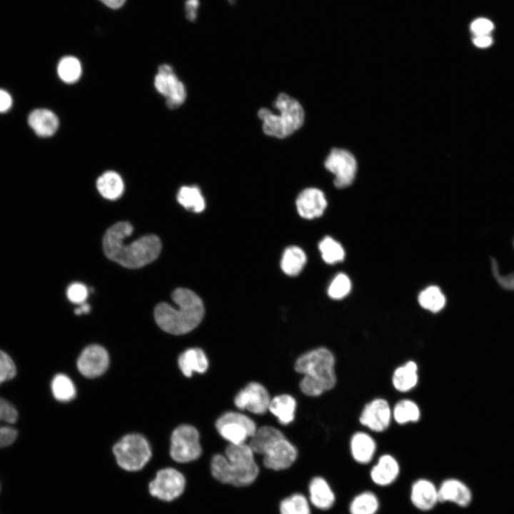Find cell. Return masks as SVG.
<instances>
[{"instance_id": "obj_31", "label": "cell", "mask_w": 514, "mask_h": 514, "mask_svg": "<svg viewBox=\"0 0 514 514\" xmlns=\"http://www.w3.org/2000/svg\"><path fill=\"white\" fill-rule=\"evenodd\" d=\"M418 302L424 309L432 313H437L444 308L445 297L438 287L431 286L420 293Z\"/></svg>"}, {"instance_id": "obj_43", "label": "cell", "mask_w": 514, "mask_h": 514, "mask_svg": "<svg viewBox=\"0 0 514 514\" xmlns=\"http://www.w3.org/2000/svg\"><path fill=\"white\" fill-rule=\"evenodd\" d=\"M12 104L11 96L5 91L0 89V112L8 111Z\"/></svg>"}, {"instance_id": "obj_40", "label": "cell", "mask_w": 514, "mask_h": 514, "mask_svg": "<svg viewBox=\"0 0 514 514\" xmlns=\"http://www.w3.org/2000/svg\"><path fill=\"white\" fill-rule=\"evenodd\" d=\"M492 272L495 280L500 286L507 290H514V272L508 275H501L498 264L494 259H491Z\"/></svg>"}, {"instance_id": "obj_26", "label": "cell", "mask_w": 514, "mask_h": 514, "mask_svg": "<svg viewBox=\"0 0 514 514\" xmlns=\"http://www.w3.org/2000/svg\"><path fill=\"white\" fill-rule=\"evenodd\" d=\"M296 401L288 394H282L271 399L268 410L275 415L282 425L291 423L295 418Z\"/></svg>"}, {"instance_id": "obj_16", "label": "cell", "mask_w": 514, "mask_h": 514, "mask_svg": "<svg viewBox=\"0 0 514 514\" xmlns=\"http://www.w3.org/2000/svg\"><path fill=\"white\" fill-rule=\"evenodd\" d=\"M410 500L418 510L428 512L439 503L438 488L427 478H418L411 485Z\"/></svg>"}, {"instance_id": "obj_7", "label": "cell", "mask_w": 514, "mask_h": 514, "mask_svg": "<svg viewBox=\"0 0 514 514\" xmlns=\"http://www.w3.org/2000/svg\"><path fill=\"white\" fill-rule=\"evenodd\" d=\"M118 466L128 473L142 470L149 462L152 453L148 442L139 434H129L113 447Z\"/></svg>"}, {"instance_id": "obj_45", "label": "cell", "mask_w": 514, "mask_h": 514, "mask_svg": "<svg viewBox=\"0 0 514 514\" xmlns=\"http://www.w3.org/2000/svg\"><path fill=\"white\" fill-rule=\"evenodd\" d=\"M99 1H101L103 4H104L108 7L113 9H116L121 7L126 1V0H99Z\"/></svg>"}, {"instance_id": "obj_33", "label": "cell", "mask_w": 514, "mask_h": 514, "mask_svg": "<svg viewBox=\"0 0 514 514\" xmlns=\"http://www.w3.org/2000/svg\"><path fill=\"white\" fill-rule=\"evenodd\" d=\"M57 72L60 79L68 84L76 81L81 74V65L78 59L67 56L59 62Z\"/></svg>"}, {"instance_id": "obj_21", "label": "cell", "mask_w": 514, "mask_h": 514, "mask_svg": "<svg viewBox=\"0 0 514 514\" xmlns=\"http://www.w3.org/2000/svg\"><path fill=\"white\" fill-rule=\"evenodd\" d=\"M308 489L311 503L316 508L326 510L333 507L336 495L325 478L314 477L309 483Z\"/></svg>"}, {"instance_id": "obj_19", "label": "cell", "mask_w": 514, "mask_h": 514, "mask_svg": "<svg viewBox=\"0 0 514 514\" xmlns=\"http://www.w3.org/2000/svg\"><path fill=\"white\" fill-rule=\"evenodd\" d=\"M400 470V465L395 458L384 454L379 457L371 468L370 477L373 483L378 486H389L398 479Z\"/></svg>"}, {"instance_id": "obj_6", "label": "cell", "mask_w": 514, "mask_h": 514, "mask_svg": "<svg viewBox=\"0 0 514 514\" xmlns=\"http://www.w3.org/2000/svg\"><path fill=\"white\" fill-rule=\"evenodd\" d=\"M273 106L278 111L273 113L267 108H261L258 118L261 120L263 132L270 136L286 138L300 128L305 119V113L301 104L285 93L277 96Z\"/></svg>"}, {"instance_id": "obj_18", "label": "cell", "mask_w": 514, "mask_h": 514, "mask_svg": "<svg viewBox=\"0 0 514 514\" xmlns=\"http://www.w3.org/2000/svg\"><path fill=\"white\" fill-rule=\"evenodd\" d=\"M438 488L439 503L450 502L464 508L471 502V490L459 479L453 478L445 479Z\"/></svg>"}, {"instance_id": "obj_9", "label": "cell", "mask_w": 514, "mask_h": 514, "mask_svg": "<svg viewBox=\"0 0 514 514\" xmlns=\"http://www.w3.org/2000/svg\"><path fill=\"white\" fill-rule=\"evenodd\" d=\"M201 452L199 433L196 428L181 425L173 431L169 453L174 461L186 463L196 460Z\"/></svg>"}, {"instance_id": "obj_39", "label": "cell", "mask_w": 514, "mask_h": 514, "mask_svg": "<svg viewBox=\"0 0 514 514\" xmlns=\"http://www.w3.org/2000/svg\"><path fill=\"white\" fill-rule=\"evenodd\" d=\"M68 299L76 304H82L85 303L88 290L86 287L81 283H74L71 284L66 291Z\"/></svg>"}, {"instance_id": "obj_1", "label": "cell", "mask_w": 514, "mask_h": 514, "mask_svg": "<svg viewBox=\"0 0 514 514\" xmlns=\"http://www.w3.org/2000/svg\"><path fill=\"white\" fill-rule=\"evenodd\" d=\"M132 225L120 221L109 227L103 238V248L110 260L128 268L143 267L156 260L161 251V242L156 235H146L130 243L126 236L133 232Z\"/></svg>"}, {"instance_id": "obj_3", "label": "cell", "mask_w": 514, "mask_h": 514, "mask_svg": "<svg viewBox=\"0 0 514 514\" xmlns=\"http://www.w3.org/2000/svg\"><path fill=\"white\" fill-rule=\"evenodd\" d=\"M211 471L218 481L241 487L255 481L259 468L248 444H229L225 450V455L216 454L213 456Z\"/></svg>"}, {"instance_id": "obj_12", "label": "cell", "mask_w": 514, "mask_h": 514, "mask_svg": "<svg viewBox=\"0 0 514 514\" xmlns=\"http://www.w3.org/2000/svg\"><path fill=\"white\" fill-rule=\"evenodd\" d=\"M154 86L161 95L166 98L169 109H176L184 102L186 91L183 84L178 79L172 67L161 64L155 76Z\"/></svg>"}, {"instance_id": "obj_17", "label": "cell", "mask_w": 514, "mask_h": 514, "mask_svg": "<svg viewBox=\"0 0 514 514\" xmlns=\"http://www.w3.org/2000/svg\"><path fill=\"white\" fill-rule=\"evenodd\" d=\"M327 206L324 193L316 188L302 191L296 198V208L299 215L307 219L321 216Z\"/></svg>"}, {"instance_id": "obj_13", "label": "cell", "mask_w": 514, "mask_h": 514, "mask_svg": "<svg viewBox=\"0 0 514 514\" xmlns=\"http://www.w3.org/2000/svg\"><path fill=\"white\" fill-rule=\"evenodd\" d=\"M271 398L266 388L256 382L249 383L234 398L236 406L254 414L262 415L268 410Z\"/></svg>"}, {"instance_id": "obj_14", "label": "cell", "mask_w": 514, "mask_h": 514, "mask_svg": "<svg viewBox=\"0 0 514 514\" xmlns=\"http://www.w3.org/2000/svg\"><path fill=\"white\" fill-rule=\"evenodd\" d=\"M109 363L106 349L99 345H91L81 353L77 361L79 372L87 378H96L102 375Z\"/></svg>"}, {"instance_id": "obj_24", "label": "cell", "mask_w": 514, "mask_h": 514, "mask_svg": "<svg viewBox=\"0 0 514 514\" xmlns=\"http://www.w3.org/2000/svg\"><path fill=\"white\" fill-rule=\"evenodd\" d=\"M28 122L35 133L41 137L52 136L59 126L57 116L51 111L44 109L33 111Z\"/></svg>"}, {"instance_id": "obj_20", "label": "cell", "mask_w": 514, "mask_h": 514, "mask_svg": "<svg viewBox=\"0 0 514 514\" xmlns=\"http://www.w3.org/2000/svg\"><path fill=\"white\" fill-rule=\"evenodd\" d=\"M18 418L16 409L7 400L0 398V448L14 442L17 437L16 430L11 425Z\"/></svg>"}, {"instance_id": "obj_11", "label": "cell", "mask_w": 514, "mask_h": 514, "mask_svg": "<svg viewBox=\"0 0 514 514\" xmlns=\"http://www.w3.org/2000/svg\"><path fill=\"white\" fill-rule=\"evenodd\" d=\"M326 168L331 172L334 178V184L337 188H346L350 186L356 176L357 162L354 156L347 150L333 148L325 161Z\"/></svg>"}, {"instance_id": "obj_35", "label": "cell", "mask_w": 514, "mask_h": 514, "mask_svg": "<svg viewBox=\"0 0 514 514\" xmlns=\"http://www.w3.org/2000/svg\"><path fill=\"white\" fill-rule=\"evenodd\" d=\"M322 258L327 263L333 264L342 261L345 251L342 246L330 236L325 237L319 243Z\"/></svg>"}, {"instance_id": "obj_27", "label": "cell", "mask_w": 514, "mask_h": 514, "mask_svg": "<svg viewBox=\"0 0 514 514\" xmlns=\"http://www.w3.org/2000/svg\"><path fill=\"white\" fill-rule=\"evenodd\" d=\"M96 187L104 198L116 200L123 193L124 186L121 177L117 173L110 171L99 177Z\"/></svg>"}, {"instance_id": "obj_44", "label": "cell", "mask_w": 514, "mask_h": 514, "mask_svg": "<svg viewBox=\"0 0 514 514\" xmlns=\"http://www.w3.org/2000/svg\"><path fill=\"white\" fill-rule=\"evenodd\" d=\"M492 38L488 35H478L473 39L474 44L480 48H485L492 44Z\"/></svg>"}, {"instance_id": "obj_30", "label": "cell", "mask_w": 514, "mask_h": 514, "mask_svg": "<svg viewBox=\"0 0 514 514\" xmlns=\"http://www.w3.org/2000/svg\"><path fill=\"white\" fill-rule=\"evenodd\" d=\"M178 203L185 208L199 213L205 208V200L200 189L195 186H182L177 194Z\"/></svg>"}, {"instance_id": "obj_5", "label": "cell", "mask_w": 514, "mask_h": 514, "mask_svg": "<svg viewBox=\"0 0 514 514\" xmlns=\"http://www.w3.org/2000/svg\"><path fill=\"white\" fill-rule=\"evenodd\" d=\"M248 445L254 453L263 455L264 465L273 470L288 468L298 455L296 447L283 433L270 425L257 428Z\"/></svg>"}, {"instance_id": "obj_29", "label": "cell", "mask_w": 514, "mask_h": 514, "mask_svg": "<svg viewBox=\"0 0 514 514\" xmlns=\"http://www.w3.org/2000/svg\"><path fill=\"white\" fill-rule=\"evenodd\" d=\"M306 262L304 251L298 246L288 247L283 252L281 261L283 271L291 276H297Z\"/></svg>"}, {"instance_id": "obj_4", "label": "cell", "mask_w": 514, "mask_h": 514, "mask_svg": "<svg viewBox=\"0 0 514 514\" xmlns=\"http://www.w3.org/2000/svg\"><path fill=\"white\" fill-rule=\"evenodd\" d=\"M294 368L303 375L299 387L308 396L321 395L336 383L335 358L326 348L320 347L303 353L296 361Z\"/></svg>"}, {"instance_id": "obj_22", "label": "cell", "mask_w": 514, "mask_h": 514, "mask_svg": "<svg viewBox=\"0 0 514 514\" xmlns=\"http://www.w3.org/2000/svg\"><path fill=\"white\" fill-rule=\"evenodd\" d=\"M351 453L353 460L360 464L369 463L376 453V443L368 433L357 432L350 442Z\"/></svg>"}, {"instance_id": "obj_46", "label": "cell", "mask_w": 514, "mask_h": 514, "mask_svg": "<svg viewBox=\"0 0 514 514\" xmlns=\"http://www.w3.org/2000/svg\"><path fill=\"white\" fill-rule=\"evenodd\" d=\"M90 311V306L88 303H84L81 304V306L75 310L76 315H81V313H87Z\"/></svg>"}, {"instance_id": "obj_8", "label": "cell", "mask_w": 514, "mask_h": 514, "mask_svg": "<svg viewBox=\"0 0 514 514\" xmlns=\"http://www.w3.org/2000/svg\"><path fill=\"white\" fill-rule=\"evenodd\" d=\"M186 480L184 475L171 467L158 470L148 483V494L163 503H173L184 493Z\"/></svg>"}, {"instance_id": "obj_10", "label": "cell", "mask_w": 514, "mask_h": 514, "mask_svg": "<svg viewBox=\"0 0 514 514\" xmlns=\"http://www.w3.org/2000/svg\"><path fill=\"white\" fill-rule=\"evenodd\" d=\"M216 428L220 435L229 444L246 443L257 430L255 422L248 416L238 412H226L216 422Z\"/></svg>"}, {"instance_id": "obj_41", "label": "cell", "mask_w": 514, "mask_h": 514, "mask_svg": "<svg viewBox=\"0 0 514 514\" xmlns=\"http://www.w3.org/2000/svg\"><path fill=\"white\" fill-rule=\"evenodd\" d=\"M470 28L475 36L488 35L493 29V24L490 20L481 18L475 20Z\"/></svg>"}, {"instance_id": "obj_28", "label": "cell", "mask_w": 514, "mask_h": 514, "mask_svg": "<svg viewBox=\"0 0 514 514\" xmlns=\"http://www.w3.org/2000/svg\"><path fill=\"white\" fill-rule=\"evenodd\" d=\"M379 508V498L371 490H364L356 495L348 506L350 514H377Z\"/></svg>"}, {"instance_id": "obj_34", "label": "cell", "mask_w": 514, "mask_h": 514, "mask_svg": "<svg viewBox=\"0 0 514 514\" xmlns=\"http://www.w3.org/2000/svg\"><path fill=\"white\" fill-rule=\"evenodd\" d=\"M51 390L56 400L64 402L72 400L76 395L73 382L64 374H58L53 378Z\"/></svg>"}, {"instance_id": "obj_47", "label": "cell", "mask_w": 514, "mask_h": 514, "mask_svg": "<svg viewBox=\"0 0 514 514\" xmlns=\"http://www.w3.org/2000/svg\"><path fill=\"white\" fill-rule=\"evenodd\" d=\"M236 0H227V1L231 4L233 5L235 4Z\"/></svg>"}, {"instance_id": "obj_32", "label": "cell", "mask_w": 514, "mask_h": 514, "mask_svg": "<svg viewBox=\"0 0 514 514\" xmlns=\"http://www.w3.org/2000/svg\"><path fill=\"white\" fill-rule=\"evenodd\" d=\"M395 420L399 424L417 422L420 415L418 405L413 400L403 399L398 401L393 410Z\"/></svg>"}, {"instance_id": "obj_2", "label": "cell", "mask_w": 514, "mask_h": 514, "mask_svg": "<svg viewBox=\"0 0 514 514\" xmlns=\"http://www.w3.org/2000/svg\"><path fill=\"white\" fill-rule=\"evenodd\" d=\"M171 298L176 308L162 302L154 309V318L159 328L173 335L186 334L196 328L205 313L200 297L188 288H178Z\"/></svg>"}, {"instance_id": "obj_25", "label": "cell", "mask_w": 514, "mask_h": 514, "mask_svg": "<svg viewBox=\"0 0 514 514\" xmlns=\"http://www.w3.org/2000/svg\"><path fill=\"white\" fill-rule=\"evenodd\" d=\"M418 381V366L413 361H409L398 367L392 376V383L394 388L403 393L408 392L415 387Z\"/></svg>"}, {"instance_id": "obj_42", "label": "cell", "mask_w": 514, "mask_h": 514, "mask_svg": "<svg viewBox=\"0 0 514 514\" xmlns=\"http://www.w3.org/2000/svg\"><path fill=\"white\" fill-rule=\"evenodd\" d=\"M200 5L199 0H186L185 3V10L186 18L193 21L197 17V11Z\"/></svg>"}, {"instance_id": "obj_37", "label": "cell", "mask_w": 514, "mask_h": 514, "mask_svg": "<svg viewBox=\"0 0 514 514\" xmlns=\"http://www.w3.org/2000/svg\"><path fill=\"white\" fill-rule=\"evenodd\" d=\"M351 289V282L344 273L338 274L328 288V294L333 299L338 300L346 297Z\"/></svg>"}, {"instance_id": "obj_38", "label": "cell", "mask_w": 514, "mask_h": 514, "mask_svg": "<svg viewBox=\"0 0 514 514\" xmlns=\"http://www.w3.org/2000/svg\"><path fill=\"white\" fill-rule=\"evenodd\" d=\"M16 373V368L11 358L0 350V384L13 378Z\"/></svg>"}, {"instance_id": "obj_36", "label": "cell", "mask_w": 514, "mask_h": 514, "mask_svg": "<svg viewBox=\"0 0 514 514\" xmlns=\"http://www.w3.org/2000/svg\"><path fill=\"white\" fill-rule=\"evenodd\" d=\"M280 513L281 514H311L309 503L303 495L293 494L281 501Z\"/></svg>"}, {"instance_id": "obj_15", "label": "cell", "mask_w": 514, "mask_h": 514, "mask_svg": "<svg viewBox=\"0 0 514 514\" xmlns=\"http://www.w3.org/2000/svg\"><path fill=\"white\" fill-rule=\"evenodd\" d=\"M391 415L388 401L383 398H376L365 405L359 420L373 431L383 432L389 426Z\"/></svg>"}, {"instance_id": "obj_23", "label": "cell", "mask_w": 514, "mask_h": 514, "mask_svg": "<svg viewBox=\"0 0 514 514\" xmlns=\"http://www.w3.org/2000/svg\"><path fill=\"white\" fill-rule=\"evenodd\" d=\"M178 363L181 372L186 377H191L193 372L203 373L208 368L206 355L198 348L186 350L179 356Z\"/></svg>"}]
</instances>
